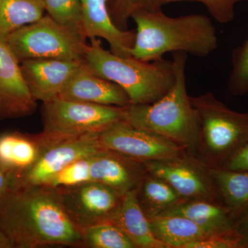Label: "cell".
Returning <instances> with one entry per match:
<instances>
[{
	"label": "cell",
	"instance_id": "cell-29",
	"mask_svg": "<svg viewBox=\"0 0 248 248\" xmlns=\"http://www.w3.org/2000/svg\"><path fill=\"white\" fill-rule=\"evenodd\" d=\"M185 1L202 3L215 20L228 24L234 20L236 5L247 0H163V4Z\"/></svg>",
	"mask_w": 248,
	"mask_h": 248
},
{
	"label": "cell",
	"instance_id": "cell-3",
	"mask_svg": "<svg viewBox=\"0 0 248 248\" xmlns=\"http://www.w3.org/2000/svg\"><path fill=\"white\" fill-rule=\"evenodd\" d=\"M176 80L159 100L122 108V121L135 128L148 130L174 142L186 149H197L201 125L186 89L184 52L172 53Z\"/></svg>",
	"mask_w": 248,
	"mask_h": 248
},
{
	"label": "cell",
	"instance_id": "cell-32",
	"mask_svg": "<svg viewBox=\"0 0 248 248\" xmlns=\"http://www.w3.org/2000/svg\"><path fill=\"white\" fill-rule=\"evenodd\" d=\"M14 184L12 174L0 164V199L13 188Z\"/></svg>",
	"mask_w": 248,
	"mask_h": 248
},
{
	"label": "cell",
	"instance_id": "cell-14",
	"mask_svg": "<svg viewBox=\"0 0 248 248\" xmlns=\"http://www.w3.org/2000/svg\"><path fill=\"white\" fill-rule=\"evenodd\" d=\"M89 173L91 182L104 184L123 196L138 187L146 171L142 163L103 150L90 157Z\"/></svg>",
	"mask_w": 248,
	"mask_h": 248
},
{
	"label": "cell",
	"instance_id": "cell-2",
	"mask_svg": "<svg viewBox=\"0 0 248 248\" xmlns=\"http://www.w3.org/2000/svg\"><path fill=\"white\" fill-rule=\"evenodd\" d=\"M130 18L137 27L131 55L139 60L155 61L175 52L205 58L218 47L216 29L204 15L173 17L161 9L139 10Z\"/></svg>",
	"mask_w": 248,
	"mask_h": 248
},
{
	"label": "cell",
	"instance_id": "cell-30",
	"mask_svg": "<svg viewBox=\"0 0 248 248\" xmlns=\"http://www.w3.org/2000/svg\"><path fill=\"white\" fill-rule=\"evenodd\" d=\"M183 248H244V243L234 229L223 234L208 235L185 245Z\"/></svg>",
	"mask_w": 248,
	"mask_h": 248
},
{
	"label": "cell",
	"instance_id": "cell-33",
	"mask_svg": "<svg viewBox=\"0 0 248 248\" xmlns=\"http://www.w3.org/2000/svg\"><path fill=\"white\" fill-rule=\"evenodd\" d=\"M234 228L242 237L244 248H248V210L235 221Z\"/></svg>",
	"mask_w": 248,
	"mask_h": 248
},
{
	"label": "cell",
	"instance_id": "cell-28",
	"mask_svg": "<svg viewBox=\"0 0 248 248\" xmlns=\"http://www.w3.org/2000/svg\"><path fill=\"white\" fill-rule=\"evenodd\" d=\"M90 157L91 156L82 158L68 165L47 186L52 187H68L91 182Z\"/></svg>",
	"mask_w": 248,
	"mask_h": 248
},
{
	"label": "cell",
	"instance_id": "cell-34",
	"mask_svg": "<svg viewBox=\"0 0 248 248\" xmlns=\"http://www.w3.org/2000/svg\"><path fill=\"white\" fill-rule=\"evenodd\" d=\"M0 248H14L0 223Z\"/></svg>",
	"mask_w": 248,
	"mask_h": 248
},
{
	"label": "cell",
	"instance_id": "cell-13",
	"mask_svg": "<svg viewBox=\"0 0 248 248\" xmlns=\"http://www.w3.org/2000/svg\"><path fill=\"white\" fill-rule=\"evenodd\" d=\"M83 62L31 59L20 63L21 71L32 97L42 103L58 97Z\"/></svg>",
	"mask_w": 248,
	"mask_h": 248
},
{
	"label": "cell",
	"instance_id": "cell-31",
	"mask_svg": "<svg viewBox=\"0 0 248 248\" xmlns=\"http://www.w3.org/2000/svg\"><path fill=\"white\" fill-rule=\"evenodd\" d=\"M221 168L232 170H248V142Z\"/></svg>",
	"mask_w": 248,
	"mask_h": 248
},
{
	"label": "cell",
	"instance_id": "cell-19",
	"mask_svg": "<svg viewBox=\"0 0 248 248\" xmlns=\"http://www.w3.org/2000/svg\"><path fill=\"white\" fill-rule=\"evenodd\" d=\"M44 148L38 134L17 131L3 134L0 135V164L12 174L15 182L33 166Z\"/></svg>",
	"mask_w": 248,
	"mask_h": 248
},
{
	"label": "cell",
	"instance_id": "cell-15",
	"mask_svg": "<svg viewBox=\"0 0 248 248\" xmlns=\"http://www.w3.org/2000/svg\"><path fill=\"white\" fill-rule=\"evenodd\" d=\"M58 97L118 107H128L131 104L128 94L119 85L93 74L84 62Z\"/></svg>",
	"mask_w": 248,
	"mask_h": 248
},
{
	"label": "cell",
	"instance_id": "cell-26",
	"mask_svg": "<svg viewBox=\"0 0 248 248\" xmlns=\"http://www.w3.org/2000/svg\"><path fill=\"white\" fill-rule=\"evenodd\" d=\"M228 88L231 94L241 96L248 93V27L246 40L233 50Z\"/></svg>",
	"mask_w": 248,
	"mask_h": 248
},
{
	"label": "cell",
	"instance_id": "cell-22",
	"mask_svg": "<svg viewBox=\"0 0 248 248\" xmlns=\"http://www.w3.org/2000/svg\"><path fill=\"white\" fill-rule=\"evenodd\" d=\"M138 198L148 218L164 213L184 200L168 183L147 172L139 184Z\"/></svg>",
	"mask_w": 248,
	"mask_h": 248
},
{
	"label": "cell",
	"instance_id": "cell-9",
	"mask_svg": "<svg viewBox=\"0 0 248 248\" xmlns=\"http://www.w3.org/2000/svg\"><path fill=\"white\" fill-rule=\"evenodd\" d=\"M55 188L68 218L79 231L110 221L122 198L113 189L95 182Z\"/></svg>",
	"mask_w": 248,
	"mask_h": 248
},
{
	"label": "cell",
	"instance_id": "cell-11",
	"mask_svg": "<svg viewBox=\"0 0 248 248\" xmlns=\"http://www.w3.org/2000/svg\"><path fill=\"white\" fill-rule=\"evenodd\" d=\"M187 157L184 154L142 164L147 173L168 183L184 200H205L222 203L209 177L206 166Z\"/></svg>",
	"mask_w": 248,
	"mask_h": 248
},
{
	"label": "cell",
	"instance_id": "cell-27",
	"mask_svg": "<svg viewBox=\"0 0 248 248\" xmlns=\"http://www.w3.org/2000/svg\"><path fill=\"white\" fill-rule=\"evenodd\" d=\"M163 0H108V8L112 22L121 30H128L129 19L139 10H157Z\"/></svg>",
	"mask_w": 248,
	"mask_h": 248
},
{
	"label": "cell",
	"instance_id": "cell-6",
	"mask_svg": "<svg viewBox=\"0 0 248 248\" xmlns=\"http://www.w3.org/2000/svg\"><path fill=\"white\" fill-rule=\"evenodd\" d=\"M122 108L56 97L43 103V130L38 133L44 147L91 134H99L122 120Z\"/></svg>",
	"mask_w": 248,
	"mask_h": 248
},
{
	"label": "cell",
	"instance_id": "cell-1",
	"mask_svg": "<svg viewBox=\"0 0 248 248\" xmlns=\"http://www.w3.org/2000/svg\"><path fill=\"white\" fill-rule=\"evenodd\" d=\"M0 223L14 248L81 246V232L55 187L11 189L0 199Z\"/></svg>",
	"mask_w": 248,
	"mask_h": 248
},
{
	"label": "cell",
	"instance_id": "cell-10",
	"mask_svg": "<svg viewBox=\"0 0 248 248\" xmlns=\"http://www.w3.org/2000/svg\"><path fill=\"white\" fill-rule=\"evenodd\" d=\"M99 135H84L46 147L33 166L15 180L13 188L48 186L68 165L105 150Z\"/></svg>",
	"mask_w": 248,
	"mask_h": 248
},
{
	"label": "cell",
	"instance_id": "cell-21",
	"mask_svg": "<svg viewBox=\"0 0 248 248\" xmlns=\"http://www.w3.org/2000/svg\"><path fill=\"white\" fill-rule=\"evenodd\" d=\"M152 232L166 248H183L208 236L193 221L179 215H160L149 218Z\"/></svg>",
	"mask_w": 248,
	"mask_h": 248
},
{
	"label": "cell",
	"instance_id": "cell-12",
	"mask_svg": "<svg viewBox=\"0 0 248 248\" xmlns=\"http://www.w3.org/2000/svg\"><path fill=\"white\" fill-rule=\"evenodd\" d=\"M36 108L37 101L24 81L19 60L0 40V120L27 117Z\"/></svg>",
	"mask_w": 248,
	"mask_h": 248
},
{
	"label": "cell",
	"instance_id": "cell-25",
	"mask_svg": "<svg viewBox=\"0 0 248 248\" xmlns=\"http://www.w3.org/2000/svg\"><path fill=\"white\" fill-rule=\"evenodd\" d=\"M50 17L84 37L85 33L80 0H43Z\"/></svg>",
	"mask_w": 248,
	"mask_h": 248
},
{
	"label": "cell",
	"instance_id": "cell-23",
	"mask_svg": "<svg viewBox=\"0 0 248 248\" xmlns=\"http://www.w3.org/2000/svg\"><path fill=\"white\" fill-rule=\"evenodd\" d=\"M46 11L43 0H0V40L35 22Z\"/></svg>",
	"mask_w": 248,
	"mask_h": 248
},
{
	"label": "cell",
	"instance_id": "cell-5",
	"mask_svg": "<svg viewBox=\"0 0 248 248\" xmlns=\"http://www.w3.org/2000/svg\"><path fill=\"white\" fill-rule=\"evenodd\" d=\"M190 100L200 121L197 150L205 166L222 167L248 142V113L231 110L210 92Z\"/></svg>",
	"mask_w": 248,
	"mask_h": 248
},
{
	"label": "cell",
	"instance_id": "cell-4",
	"mask_svg": "<svg viewBox=\"0 0 248 248\" xmlns=\"http://www.w3.org/2000/svg\"><path fill=\"white\" fill-rule=\"evenodd\" d=\"M84 63L89 71L119 85L131 104H151L172 89L176 75L172 61H143L133 56L122 57L102 47L99 38L89 39Z\"/></svg>",
	"mask_w": 248,
	"mask_h": 248
},
{
	"label": "cell",
	"instance_id": "cell-18",
	"mask_svg": "<svg viewBox=\"0 0 248 248\" xmlns=\"http://www.w3.org/2000/svg\"><path fill=\"white\" fill-rule=\"evenodd\" d=\"M161 215L186 217L208 235L223 234L235 229V220L231 212L223 204L214 201L182 200Z\"/></svg>",
	"mask_w": 248,
	"mask_h": 248
},
{
	"label": "cell",
	"instance_id": "cell-8",
	"mask_svg": "<svg viewBox=\"0 0 248 248\" xmlns=\"http://www.w3.org/2000/svg\"><path fill=\"white\" fill-rule=\"evenodd\" d=\"M99 137L104 149L140 163L178 157L187 151L164 137L135 128L122 120L111 125Z\"/></svg>",
	"mask_w": 248,
	"mask_h": 248
},
{
	"label": "cell",
	"instance_id": "cell-17",
	"mask_svg": "<svg viewBox=\"0 0 248 248\" xmlns=\"http://www.w3.org/2000/svg\"><path fill=\"white\" fill-rule=\"evenodd\" d=\"M109 222L119 227L136 248H167L152 232L149 218L138 201V187L122 196Z\"/></svg>",
	"mask_w": 248,
	"mask_h": 248
},
{
	"label": "cell",
	"instance_id": "cell-7",
	"mask_svg": "<svg viewBox=\"0 0 248 248\" xmlns=\"http://www.w3.org/2000/svg\"><path fill=\"white\" fill-rule=\"evenodd\" d=\"M86 40L48 15L15 31L5 42L19 62L31 59L83 62Z\"/></svg>",
	"mask_w": 248,
	"mask_h": 248
},
{
	"label": "cell",
	"instance_id": "cell-20",
	"mask_svg": "<svg viewBox=\"0 0 248 248\" xmlns=\"http://www.w3.org/2000/svg\"><path fill=\"white\" fill-rule=\"evenodd\" d=\"M206 168L220 201L236 221L248 210V170Z\"/></svg>",
	"mask_w": 248,
	"mask_h": 248
},
{
	"label": "cell",
	"instance_id": "cell-16",
	"mask_svg": "<svg viewBox=\"0 0 248 248\" xmlns=\"http://www.w3.org/2000/svg\"><path fill=\"white\" fill-rule=\"evenodd\" d=\"M80 2L87 39H104L112 53L119 56H130L136 31L121 30L116 27L110 17L108 0H80Z\"/></svg>",
	"mask_w": 248,
	"mask_h": 248
},
{
	"label": "cell",
	"instance_id": "cell-24",
	"mask_svg": "<svg viewBox=\"0 0 248 248\" xmlns=\"http://www.w3.org/2000/svg\"><path fill=\"white\" fill-rule=\"evenodd\" d=\"M82 247L91 248H136L119 227L104 222L81 230Z\"/></svg>",
	"mask_w": 248,
	"mask_h": 248
}]
</instances>
